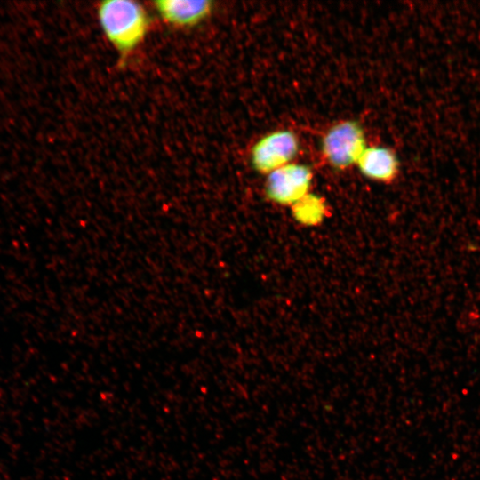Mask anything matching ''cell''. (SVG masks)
Returning <instances> with one entry per match:
<instances>
[{
	"mask_svg": "<svg viewBox=\"0 0 480 480\" xmlns=\"http://www.w3.org/2000/svg\"><path fill=\"white\" fill-rule=\"evenodd\" d=\"M104 36L118 54L126 59L144 42L150 19L144 6L133 0H106L97 6Z\"/></svg>",
	"mask_w": 480,
	"mask_h": 480,
	"instance_id": "cell-1",
	"label": "cell"
},
{
	"mask_svg": "<svg viewBox=\"0 0 480 480\" xmlns=\"http://www.w3.org/2000/svg\"><path fill=\"white\" fill-rule=\"evenodd\" d=\"M366 147L364 131L355 120L333 124L320 141L323 158L331 167L340 171L356 164Z\"/></svg>",
	"mask_w": 480,
	"mask_h": 480,
	"instance_id": "cell-2",
	"label": "cell"
},
{
	"mask_svg": "<svg viewBox=\"0 0 480 480\" xmlns=\"http://www.w3.org/2000/svg\"><path fill=\"white\" fill-rule=\"evenodd\" d=\"M300 151L297 134L288 129L275 130L261 136L252 147L249 159L252 168L262 174L292 163Z\"/></svg>",
	"mask_w": 480,
	"mask_h": 480,
	"instance_id": "cell-3",
	"label": "cell"
},
{
	"mask_svg": "<svg viewBox=\"0 0 480 480\" xmlns=\"http://www.w3.org/2000/svg\"><path fill=\"white\" fill-rule=\"evenodd\" d=\"M313 173L303 164L290 163L268 174L265 182L267 197L282 205H293L308 194Z\"/></svg>",
	"mask_w": 480,
	"mask_h": 480,
	"instance_id": "cell-4",
	"label": "cell"
},
{
	"mask_svg": "<svg viewBox=\"0 0 480 480\" xmlns=\"http://www.w3.org/2000/svg\"><path fill=\"white\" fill-rule=\"evenodd\" d=\"M154 6L161 19L179 28H193L212 12L214 3L209 0H157Z\"/></svg>",
	"mask_w": 480,
	"mask_h": 480,
	"instance_id": "cell-5",
	"label": "cell"
},
{
	"mask_svg": "<svg viewBox=\"0 0 480 480\" xmlns=\"http://www.w3.org/2000/svg\"><path fill=\"white\" fill-rule=\"evenodd\" d=\"M356 165L364 177L382 183L394 181L399 172L396 153L384 146H367Z\"/></svg>",
	"mask_w": 480,
	"mask_h": 480,
	"instance_id": "cell-6",
	"label": "cell"
},
{
	"mask_svg": "<svg viewBox=\"0 0 480 480\" xmlns=\"http://www.w3.org/2000/svg\"><path fill=\"white\" fill-rule=\"evenodd\" d=\"M293 206L294 212L300 216V220L308 222L321 220L324 209L323 200L310 194L305 196Z\"/></svg>",
	"mask_w": 480,
	"mask_h": 480,
	"instance_id": "cell-7",
	"label": "cell"
}]
</instances>
